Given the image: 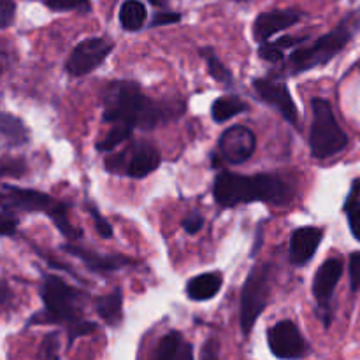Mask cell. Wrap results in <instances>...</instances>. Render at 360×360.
Returning <instances> with one entry per match:
<instances>
[{
  "label": "cell",
  "mask_w": 360,
  "mask_h": 360,
  "mask_svg": "<svg viewBox=\"0 0 360 360\" xmlns=\"http://www.w3.org/2000/svg\"><path fill=\"white\" fill-rule=\"evenodd\" d=\"M257 148V137L248 127L232 125L220 136L218 153L225 164L239 165L252 158Z\"/></svg>",
  "instance_id": "11"
},
{
  "label": "cell",
  "mask_w": 360,
  "mask_h": 360,
  "mask_svg": "<svg viewBox=\"0 0 360 360\" xmlns=\"http://www.w3.org/2000/svg\"><path fill=\"white\" fill-rule=\"evenodd\" d=\"M200 56L206 60L207 72H210V76L213 77V79H217L218 83H224V84H229V86H231L232 81H234V76H232L231 69H229V67L225 65L220 58H218L217 53H214L211 48H202L200 49Z\"/></svg>",
  "instance_id": "23"
},
{
  "label": "cell",
  "mask_w": 360,
  "mask_h": 360,
  "mask_svg": "<svg viewBox=\"0 0 360 360\" xmlns=\"http://www.w3.org/2000/svg\"><path fill=\"white\" fill-rule=\"evenodd\" d=\"M253 88H255L260 101L276 109L288 123L299 127L297 105H295L290 90H288V86L283 81L271 79V77H257L253 81Z\"/></svg>",
  "instance_id": "12"
},
{
  "label": "cell",
  "mask_w": 360,
  "mask_h": 360,
  "mask_svg": "<svg viewBox=\"0 0 360 360\" xmlns=\"http://www.w3.org/2000/svg\"><path fill=\"white\" fill-rule=\"evenodd\" d=\"M359 69H360V62H359Z\"/></svg>",
  "instance_id": "40"
},
{
  "label": "cell",
  "mask_w": 360,
  "mask_h": 360,
  "mask_svg": "<svg viewBox=\"0 0 360 360\" xmlns=\"http://www.w3.org/2000/svg\"><path fill=\"white\" fill-rule=\"evenodd\" d=\"M260 241H262V224L259 225V232H257V245H255V248H253V252H252V257H255L257 253H259V246H260Z\"/></svg>",
  "instance_id": "37"
},
{
  "label": "cell",
  "mask_w": 360,
  "mask_h": 360,
  "mask_svg": "<svg viewBox=\"0 0 360 360\" xmlns=\"http://www.w3.org/2000/svg\"><path fill=\"white\" fill-rule=\"evenodd\" d=\"M246 109H248V104L245 101H241L236 95H229V97H220L213 102V105H211V116H213L214 122L224 123L234 118L239 112H245Z\"/></svg>",
  "instance_id": "22"
},
{
  "label": "cell",
  "mask_w": 360,
  "mask_h": 360,
  "mask_svg": "<svg viewBox=\"0 0 360 360\" xmlns=\"http://www.w3.org/2000/svg\"><path fill=\"white\" fill-rule=\"evenodd\" d=\"M112 49H115V44L104 37L84 39L70 51L65 62V70L74 77L86 76L102 65Z\"/></svg>",
  "instance_id": "9"
},
{
  "label": "cell",
  "mask_w": 360,
  "mask_h": 360,
  "mask_svg": "<svg viewBox=\"0 0 360 360\" xmlns=\"http://www.w3.org/2000/svg\"><path fill=\"white\" fill-rule=\"evenodd\" d=\"M41 360H60V334L49 333L46 334L39 350Z\"/></svg>",
  "instance_id": "26"
},
{
  "label": "cell",
  "mask_w": 360,
  "mask_h": 360,
  "mask_svg": "<svg viewBox=\"0 0 360 360\" xmlns=\"http://www.w3.org/2000/svg\"><path fill=\"white\" fill-rule=\"evenodd\" d=\"M104 122L125 123L141 130H153L158 125L174 122L185 112L183 98L153 101L146 97L136 81H112L104 91Z\"/></svg>",
  "instance_id": "1"
},
{
  "label": "cell",
  "mask_w": 360,
  "mask_h": 360,
  "mask_svg": "<svg viewBox=\"0 0 360 360\" xmlns=\"http://www.w3.org/2000/svg\"><path fill=\"white\" fill-rule=\"evenodd\" d=\"M162 155L155 144L139 141L120 153H111L105 158V169L112 174H123L129 178L143 179L157 171Z\"/></svg>",
  "instance_id": "8"
},
{
  "label": "cell",
  "mask_w": 360,
  "mask_h": 360,
  "mask_svg": "<svg viewBox=\"0 0 360 360\" xmlns=\"http://www.w3.org/2000/svg\"><path fill=\"white\" fill-rule=\"evenodd\" d=\"M153 360H193V348L179 333H169L158 343Z\"/></svg>",
  "instance_id": "17"
},
{
  "label": "cell",
  "mask_w": 360,
  "mask_h": 360,
  "mask_svg": "<svg viewBox=\"0 0 360 360\" xmlns=\"http://www.w3.org/2000/svg\"><path fill=\"white\" fill-rule=\"evenodd\" d=\"M16 232V220L11 214L0 213V234L11 236Z\"/></svg>",
  "instance_id": "36"
},
{
  "label": "cell",
  "mask_w": 360,
  "mask_h": 360,
  "mask_svg": "<svg viewBox=\"0 0 360 360\" xmlns=\"http://www.w3.org/2000/svg\"><path fill=\"white\" fill-rule=\"evenodd\" d=\"M44 311L32 316L30 323H60L72 333L84 322L83 309L86 294L70 287L56 276H46L41 287Z\"/></svg>",
  "instance_id": "3"
},
{
  "label": "cell",
  "mask_w": 360,
  "mask_h": 360,
  "mask_svg": "<svg viewBox=\"0 0 360 360\" xmlns=\"http://www.w3.org/2000/svg\"><path fill=\"white\" fill-rule=\"evenodd\" d=\"M274 267L271 264H259L250 271L241 292V309H239V323L245 336H248L255 327L257 320L266 309L271 295Z\"/></svg>",
  "instance_id": "7"
},
{
  "label": "cell",
  "mask_w": 360,
  "mask_h": 360,
  "mask_svg": "<svg viewBox=\"0 0 360 360\" xmlns=\"http://www.w3.org/2000/svg\"><path fill=\"white\" fill-rule=\"evenodd\" d=\"M350 285L352 290H360V252L350 255Z\"/></svg>",
  "instance_id": "33"
},
{
  "label": "cell",
  "mask_w": 360,
  "mask_h": 360,
  "mask_svg": "<svg viewBox=\"0 0 360 360\" xmlns=\"http://www.w3.org/2000/svg\"><path fill=\"white\" fill-rule=\"evenodd\" d=\"M88 211H90L91 218H94L95 229H97L98 236H101V238H104V239L112 238V227H111V224H109V221L105 220L104 217H102L101 211L97 210V206H95L94 202H88Z\"/></svg>",
  "instance_id": "28"
},
{
  "label": "cell",
  "mask_w": 360,
  "mask_h": 360,
  "mask_svg": "<svg viewBox=\"0 0 360 360\" xmlns=\"http://www.w3.org/2000/svg\"><path fill=\"white\" fill-rule=\"evenodd\" d=\"M213 195L221 207H234L250 202H285L290 190L274 174L243 176L224 171L214 179Z\"/></svg>",
  "instance_id": "2"
},
{
  "label": "cell",
  "mask_w": 360,
  "mask_h": 360,
  "mask_svg": "<svg viewBox=\"0 0 360 360\" xmlns=\"http://www.w3.org/2000/svg\"><path fill=\"white\" fill-rule=\"evenodd\" d=\"M148 2H151V4H153V6H158V7L167 6V0H148Z\"/></svg>",
  "instance_id": "38"
},
{
  "label": "cell",
  "mask_w": 360,
  "mask_h": 360,
  "mask_svg": "<svg viewBox=\"0 0 360 360\" xmlns=\"http://www.w3.org/2000/svg\"><path fill=\"white\" fill-rule=\"evenodd\" d=\"M132 132H134V127L125 125V123H115L112 129L109 130L108 136L97 143V150L104 151V153H111L116 146H120L123 141L129 139V137L132 136Z\"/></svg>",
  "instance_id": "24"
},
{
  "label": "cell",
  "mask_w": 360,
  "mask_h": 360,
  "mask_svg": "<svg viewBox=\"0 0 360 360\" xmlns=\"http://www.w3.org/2000/svg\"><path fill=\"white\" fill-rule=\"evenodd\" d=\"M224 278L220 273H204L192 278L186 285V294L192 301H210L220 292Z\"/></svg>",
  "instance_id": "18"
},
{
  "label": "cell",
  "mask_w": 360,
  "mask_h": 360,
  "mask_svg": "<svg viewBox=\"0 0 360 360\" xmlns=\"http://www.w3.org/2000/svg\"><path fill=\"white\" fill-rule=\"evenodd\" d=\"M120 25L127 32H137L148 20V11L141 0H125L120 7Z\"/></svg>",
  "instance_id": "21"
},
{
  "label": "cell",
  "mask_w": 360,
  "mask_h": 360,
  "mask_svg": "<svg viewBox=\"0 0 360 360\" xmlns=\"http://www.w3.org/2000/svg\"><path fill=\"white\" fill-rule=\"evenodd\" d=\"M63 250L72 257H76V259H79L88 269L95 271V273H115V271L130 264V260L123 255H101V253H95L91 250L81 248V246L76 245H65Z\"/></svg>",
  "instance_id": "16"
},
{
  "label": "cell",
  "mask_w": 360,
  "mask_h": 360,
  "mask_svg": "<svg viewBox=\"0 0 360 360\" xmlns=\"http://www.w3.org/2000/svg\"><path fill=\"white\" fill-rule=\"evenodd\" d=\"M0 141L7 146H21L28 143V129L16 116L0 112Z\"/></svg>",
  "instance_id": "20"
},
{
  "label": "cell",
  "mask_w": 360,
  "mask_h": 360,
  "mask_svg": "<svg viewBox=\"0 0 360 360\" xmlns=\"http://www.w3.org/2000/svg\"><path fill=\"white\" fill-rule=\"evenodd\" d=\"M46 6L51 11H81L88 13L91 9V0H46Z\"/></svg>",
  "instance_id": "27"
},
{
  "label": "cell",
  "mask_w": 360,
  "mask_h": 360,
  "mask_svg": "<svg viewBox=\"0 0 360 360\" xmlns=\"http://www.w3.org/2000/svg\"><path fill=\"white\" fill-rule=\"evenodd\" d=\"M181 225H183V231H185L186 234H197V232L202 229L204 218L200 217L199 213H192L181 221Z\"/></svg>",
  "instance_id": "35"
},
{
  "label": "cell",
  "mask_w": 360,
  "mask_h": 360,
  "mask_svg": "<svg viewBox=\"0 0 360 360\" xmlns=\"http://www.w3.org/2000/svg\"><path fill=\"white\" fill-rule=\"evenodd\" d=\"M95 309L98 316L104 320L108 326H120L123 319V295L120 288H115L111 294H105L97 297Z\"/></svg>",
  "instance_id": "19"
},
{
  "label": "cell",
  "mask_w": 360,
  "mask_h": 360,
  "mask_svg": "<svg viewBox=\"0 0 360 360\" xmlns=\"http://www.w3.org/2000/svg\"><path fill=\"white\" fill-rule=\"evenodd\" d=\"M200 360H220V343L214 338L204 343L202 350H200Z\"/></svg>",
  "instance_id": "34"
},
{
  "label": "cell",
  "mask_w": 360,
  "mask_h": 360,
  "mask_svg": "<svg viewBox=\"0 0 360 360\" xmlns=\"http://www.w3.org/2000/svg\"><path fill=\"white\" fill-rule=\"evenodd\" d=\"M359 190H360V181L354 183V188H352L350 195H348L347 204H345V211H347L348 217V225H350V231L354 234V238L360 241V199H359Z\"/></svg>",
  "instance_id": "25"
},
{
  "label": "cell",
  "mask_w": 360,
  "mask_h": 360,
  "mask_svg": "<svg viewBox=\"0 0 360 360\" xmlns=\"http://www.w3.org/2000/svg\"><path fill=\"white\" fill-rule=\"evenodd\" d=\"M238 2H245V0H238Z\"/></svg>",
  "instance_id": "39"
},
{
  "label": "cell",
  "mask_w": 360,
  "mask_h": 360,
  "mask_svg": "<svg viewBox=\"0 0 360 360\" xmlns=\"http://www.w3.org/2000/svg\"><path fill=\"white\" fill-rule=\"evenodd\" d=\"M343 274V262L340 259H329L319 267L313 280V295H315L319 308L322 309L323 326H330V301H333L334 290Z\"/></svg>",
  "instance_id": "13"
},
{
  "label": "cell",
  "mask_w": 360,
  "mask_h": 360,
  "mask_svg": "<svg viewBox=\"0 0 360 360\" xmlns=\"http://www.w3.org/2000/svg\"><path fill=\"white\" fill-rule=\"evenodd\" d=\"M323 239V231L319 227H301L290 236V262L302 267L315 257L320 243Z\"/></svg>",
  "instance_id": "15"
},
{
  "label": "cell",
  "mask_w": 360,
  "mask_h": 360,
  "mask_svg": "<svg viewBox=\"0 0 360 360\" xmlns=\"http://www.w3.org/2000/svg\"><path fill=\"white\" fill-rule=\"evenodd\" d=\"M267 343L274 357L281 360H299L309 350L301 330L292 320H281L274 323L267 330Z\"/></svg>",
  "instance_id": "10"
},
{
  "label": "cell",
  "mask_w": 360,
  "mask_h": 360,
  "mask_svg": "<svg viewBox=\"0 0 360 360\" xmlns=\"http://www.w3.org/2000/svg\"><path fill=\"white\" fill-rule=\"evenodd\" d=\"M25 172V162L20 158H0V174L21 176Z\"/></svg>",
  "instance_id": "30"
},
{
  "label": "cell",
  "mask_w": 360,
  "mask_h": 360,
  "mask_svg": "<svg viewBox=\"0 0 360 360\" xmlns=\"http://www.w3.org/2000/svg\"><path fill=\"white\" fill-rule=\"evenodd\" d=\"M301 18L302 14L294 9H274L267 11V13H260L257 20L253 21V39L260 44L267 42L274 34L290 28Z\"/></svg>",
  "instance_id": "14"
},
{
  "label": "cell",
  "mask_w": 360,
  "mask_h": 360,
  "mask_svg": "<svg viewBox=\"0 0 360 360\" xmlns=\"http://www.w3.org/2000/svg\"><path fill=\"white\" fill-rule=\"evenodd\" d=\"M181 20V14L172 13V11H158L151 20V27H164V25L178 23Z\"/></svg>",
  "instance_id": "32"
},
{
  "label": "cell",
  "mask_w": 360,
  "mask_h": 360,
  "mask_svg": "<svg viewBox=\"0 0 360 360\" xmlns=\"http://www.w3.org/2000/svg\"><path fill=\"white\" fill-rule=\"evenodd\" d=\"M355 28H357V25H355L354 18L348 16L334 30L327 32L326 35L319 37L311 44H301L299 48H294L281 70L288 76H295V74L306 72V70H311L315 67L326 65L347 48L348 42L354 37Z\"/></svg>",
  "instance_id": "4"
},
{
  "label": "cell",
  "mask_w": 360,
  "mask_h": 360,
  "mask_svg": "<svg viewBox=\"0 0 360 360\" xmlns=\"http://www.w3.org/2000/svg\"><path fill=\"white\" fill-rule=\"evenodd\" d=\"M0 210H20L30 211V213H44L51 218L53 224L56 225V229L65 238L77 239L81 236L79 229H76L69 221V214H67L69 206L44 192L6 185L4 186V192H0Z\"/></svg>",
  "instance_id": "5"
},
{
  "label": "cell",
  "mask_w": 360,
  "mask_h": 360,
  "mask_svg": "<svg viewBox=\"0 0 360 360\" xmlns=\"http://www.w3.org/2000/svg\"><path fill=\"white\" fill-rule=\"evenodd\" d=\"M259 56L262 60H266V62H271V63H280L281 60L285 58V51L280 48V46H276L274 42H262L259 48Z\"/></svg>",
  "instance_id": "29"
},
{
  "label": "cell",
  "mask_w": 360,
  "mask_h": 360,
  "mask_svg": "<svg viewBox=\"0 0 360 360\" xmlns=\"http://www.w3.org/2000/svg\"><path fill=\"white\" fill-rule=\"evenodd\" d=\"M14 16H16V4H14V0H0V28L11 27Z\"/></svg>",
  "instance_id": "31"
},
{
  "label": "cell",
  "mask_w": 360,
  "mask_h": 360,
  "mask_svg": "<svg viewBox=\"0 0 360 360\" xmlns=\"http://www.w3.org/2000/svg\"><path fill=\"white\" fill-rule=\"evenodd\" d=\"M313 123L309 129V148L315 158H330L348 146V137L338 123L333 108L323 98H313Z\"/></svg>",
  "instance_id": "6"
}]
</instances>
